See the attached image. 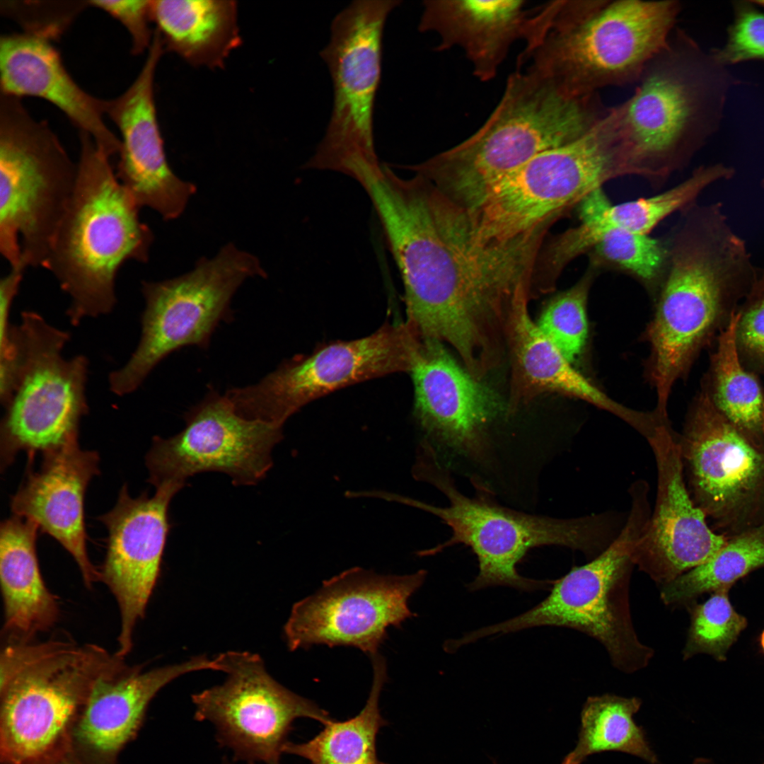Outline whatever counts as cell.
<instances>
[{
    "label": "cell",
    "instance_id": "7bdbcfd3",
    "mask_svg": "<svg viewBox=\"0 0 764 764\" xmlns=\"http://www.w3.org/2000/svg\"><path fill=\"white\" fill-rule=\"evenodd\" d=\"M758 639H759L758 641H759V645H760V649H761V651L763 652V653L764 654V629L761 632Z\"/></svg>",
    "mask_w": 764,
    "mask_h": 764
},
{
    "label": "cell",
    "instance_id": "4fadbf2b",
    "mask_svg": "<svg viewBox=\"0 0 764 764\" xmlns=\"http://www.w3.org/2000/svg\"><path fill=\"white\" fill-rule=\"evenodd\" d=\"M255 276H266L259 260L230 243L182 276L142 282L141 338L125 366L110 374V390L119 395L131 393L173 352L186 346L207 347L217 325L231 317L236 291Z\"/></svg>",
    "mask_w": 764,
    "mask_h": 764
},
{
    "label": "cell",
    "instance_id": "f1b7e54d",
    "mask_svg": "<svg viewBox=\"0 0 764 764\" xmlns=\"http://www.w3.org/2000/svg\"><path fill=\"white\" fill-rule=\"evenodd\" d=\"M37 526L13 515L0 526V584L4 630L14 640H29L50 629L59 614L56 597L47 587L36 552Z\"/></svg>",
    "mask_w": 764,
    "mask_h": 764
},
{
    "label": "cell",
    "instance_id": "2e32d148",
    "mask_svg": "<svg viewBox=\"0 0 764 764\" xmlns=\"http://www.w3.org/2000/svg\"><path fill=\"white\" fill-rule=\"evenodd\" d=\"M445 345L422 338L409 373L415 415L439 458L450 468L464 467L474 485L495 468L490 428L502 407L494 391L474 378Z\"/></svg>",
    "mask_w": 764,
    "mask_h": 764
},
{
    "label": "cell",
    "instance_id": "8992f818",
    "mask_svg": "<svg viewBox=\"0 0 764 764\" xmlns=\"http://www.w3.org/2000/svg\"><path fill=\"white\" fill-rule=\"evenodd\" d=\"M451 473L433 449L421 448L416 453L413 477L436 488L448 504L435 506L388 492L383 499L433 514L450 528L451 536L447 540L420 551L419 555H435L458 544L471 549L479 570L468 586L470 591L494 586L523 591L545 588L552 581L531 579L518 572V564L530 550L545 545L566 547L580 551L591 560L608 547L625 523V514L614 511L556 518L502 506L482 492L468 497L459 490Z\"/></svg>",
    "mask_w": 764,
    "mask_h": 764
},
{
    "label": "cell",
    "instance_id": "7c38bea8",
    "mask_svg": "<svg viewBox=\"0 0 764 764\" xmlns=\"http://www.w3.org/2000/svg\"><path fill=\"white\" fill-rule=\"evenodd\" d=\"M17 349L14 381L0 427L1 471L23 451L29 459L79 441L81 419L88 412V361L62 356L67 332L38 313L24 311L11 328Z\"/></svg>",
    "mask_w": 764,
    "mask_h": 764
},
{
    "label": "cell",
    "instance_id": "f6af8a7d",
    "mask_svg": "<svg viewBox=\"0 0 764 764\" xmlns=\"http://www.w3.org/2000/svg\"><path fill=\"white\" fill-rule=\"evenodd\" d=\"M561 764H572L571 760L568 756H566V758L564 759Z\"/></svg>",
    "mask_w": 764,
    "mask_h": 764
},
{
    "label": "cell",
    "instance_id": "277c9868",
    "mask_svg": "<svg viewBox=\"0 0 764 764\" xmlns=\"http://www.w3.org/2000/svg\"><path fill=\"white\" fill-rule=\"evenodd\" d=\"M597 93L572 98L516 69L483 125L457 145L407 168L469 214L499 180L537 155L588 132L608 112Z\"/></svg>",
    "mask_w": 764,
    "mask_h": 764
},
{
    "label": "cell",
    "instance_id": "8fae6325",
    "mask_svg": "<svg viewBox=\"0 0 764 764\" xmlns=\"http://www.w3.org/2000/svg\"><path fill=\"white\" fill-rule=\"evenodd\" d=\"M623 175L628 170L610 110L579 139L545 151L507 174L466 214L478 238L502 242L550 227L589 193Z\"/></svg>",
    "mask_w": 764,
    "mask_h": 764
},
{
    "label": "cell",
    "instance_id": "4dcf8cb0",
    "mask_svg": "<svg viewBox=\"0 0 764 764\" xmlns=\"http://www.w3.org/2000/svg\"><path fill=\"white\" fill-rule=\"evenodd\" d=\"M715 182L714 174L699 166L684 181L654 196L613 204L602 187L585 197L577 205L580 238L592 248L605 231L617 228L649 234L673 213L696 203L698 197Z\"/></svg>",
    "mask_w": 764,
    "mask_h": 764
},
{
    "label": "cell",
    "instance_id": "9c48e42d",
    "mask_svg": "<svg viewBox=\"0 0 764 764\" xmlns=\"http://www.w3.org/2000/svg\"><path fill=\"white\" fill-rule=\"evenodd\" d=\"M78 173L45 121L0 97V252L11 267H43Z\"/></svg>",
    "mask_w": 764,
    "mask_h": 764
},
{
    "label": "cell",
    "instance_id": "7402d4cb",
    "mask_svg": "<svg viewBox=\"0 0 764 764\" xmlns=\"http://www.w3.org/2000/svg\"><path fill=\"white\" fill-rule=\"evenodd\" d=\"M678 436L666 423L647 440L656 461V496L632 553L635 566L659 586L707 562L728 539L707 524L690 496Z\"/></svg>",
    "mask_w": 764,
    "mask_h": 764
},
{
    "label": "cell",
    "instance_id": "cb8c5ba5",
    "mask_svg": "<svg viewBox=\"0 0 764 764\" xmlns=\"http://www.w3.org/2000/svg\"><path fill=\"white\" fill-rule=\"evenodd\" d=\"M201 670L219 671L216 659L195 656L147 671L128 667L122 659L96 681L76 721L73 748L93 764H115L159 690L182 675Z\"/></svg>",
    "mask_w": 764,
    "mask_h": 764
},
{
    "label": "cell",
    "instance_id": "ab89813d",
    "mask_svg": "<svg viewBox=\"0 0 764 764\" xmlns=\"http://www.w3.org/2000/svg\"><path fill=\"white\" fill-rule=\"evenodd\" d=\"M735 327V344L742 365L764 375V269L741 303Z\"/></svg>",
    "mask_w": 764,
    "mask_h": 764
},
{
    "label": "cell",
    "instance_id": "60d3db41",
    "mask_svg": "<svg viewBox=\"0 0 764 764\" xmlns=\"http://www.w3.org/2000/svg\"><path fill=\"white\" fill-rule=\"evenodd\" d=\"M86 3L106 12L124 25L131 37L134 54L149 50L154 35L150 27L153 22L151 1L93 0Z\"/></svg>",
    "mask_w": 764,
    "mask_h": 764
},
{
    "label": "cell",
    "instance_id": "d590c367",
    "mask_svg": "<svg viewBox=\"0 0 764 764\" xmlns=\"http://www.w3.org/2000/svg\"><path fill=\"white\" fill-rule=\"evenodd\" d=\"M729 589L710 594L701 603L693 602L686 608L690 625L682 650L684 661L698 654H707L719 662L748 625L746 618L734 607Z\"/></svg>",
    "mask_w": 764,
    "mask_h": 764
},
{
    "label": "cell",
    "instance_id": "f35d334b",
    "mask_svg": "<svg viewBox=\"0 0 764 764\" xmlns=\"http://www.w3.org/2000/svg\"><path fill=\"white\" fill-rule=\"evenodd\" d=\"M722 65L764 61V10L753 1L733 2V19L724 45L711 51Z\"/></svg>",
    "mask_w": 764,
    "mask_h": 764
},
{
    "label": "cell",
    "instance_id": "d4e9b609",
    "mask_svg": "<svg viewBox=\"0 0 764 764\" xmlns=\"http://www.w3.org/2000/svg\"><path fill=\"white\" fill-rule=\"evenodd\" d=\"M42 456L38 470L28 466L11 497V511L54 538L71 555L90 588L101 574L87 552L84 504L87 487L99 474L98 453L81 449L76 441Z\"/></svg>",
    "mask_w": 764,
    "mask_h": 764
},
{
    "label": "cell",
    "instance_id": "bcb514c9",
    "mask_svg": "<svg viewBox=\"0 0 764 764\" xmlns=\"http://www.w3.org/2000/svg\"><path fill=\"white\" fill-rule=\"evenodd\" d=\"M761 185L764 187V179H763L761 181Z\"/></svg>",
    "mask_w": 764,
    "mask_h": 764
},
{
    "label": "cell",
    "instance_id": "836d02e7",
    "mask_svg": "<svg viewBox=\"0 0 764 764\" xmlns=\"http://www.w3.org/2000/svg\"><path fill=\"white\" fill-rule=\"evenodd\" d=\"M642 701L636 697L613 694L589 697L581 713V727L574 749L567 756L572 764H580L589 756L615 751L657 764V757L633 716Z\"/></svg>",
    "mask_w": 764,
    "mask_h": 764
},
{
    "label": "cell",
    "instance_id": "f546056e",
    "mask_svg": "<svg viewBox=\"0 0 764 764\" xmlns=\"http://www.w3.org/2000/svg\"><path fill=\"white\" fill-rule=\"evenodd\" d=\"M151 14L164 50L193 66L221 68L241 43L234 1L154 0Z\"/></svg>",
    "mask_w": 764,
    "mask_h": 764
},
{
    "label": "cell",
    "instance_id": "e575fe53",
    "mask_svg": "<svg viewBox=\"0 0 764 764\" xmlns=\"http://www.w3.org/2000/svg\"><path fill=\"white\" fill-rule=\"evenodd\" d=\"M764 567V525L730 537L707 562L660 587V598L671 608L687 607L700 596L730 589L739 580Z\"/></svg>",
    "mask_w": 764,
    "mask_h": 764
},
{
    "label": "cell",
    "instance_id": "74e56055",
    "mask_svg": "<svg viewBox=\"0 0 764 764\" xmlns=\"http://www.w3.org/2000/svg\"><path fill=\"white\" fill-rule=\"evenodd\" d=\"M596 270L589 265L571 288L553 296L545 305L537 325L570 362L581 355L588 337L586 305Z\"/></svg>",
    "mask_w": 764,
    "mask_h": 764
},
{
    "label": "cell",
    "instance_id": "d6a6232c",
    "mask_svg": "<svg viewBox=\"0 0 764 764\" xmlns=\"http://www.w3.org/2000/svg\"><path fill=\"white\" fill-rule=\"evenodd\" d=\"M373 683L366 703L355 717L343 722L331 720L311 740L287 741L283 753L308 760L311 764H387L376 755V736L386 724L379 708V698L386 681V664L378 653L371 656Z\"/></svg>",
    "mask_w": 764,
    "mask_h": 764
},
{
    "label": "cell",
    "instance_id": "83f0119b",
    "mask_svg": "<svg viewBox=\"0 0 764 764\" xmlns=\"http://www.w3.org/2000/svg\"><path fill=\"white\" fill-rule=\"evenodd\" d=\"M528 294L514 303L507 329L511 359L507 413L545 393H557L589 403L619 417L632 427L641 414L616 403L577 371L531 319Z\"/></svg>",
    "mask_w": 764,
    "mask_h": 764
},
{
    "label": "cell",
    "instance_id": "3957f363",
    "mask_svg": "<svg viewBox=\"0 0 764 764\" xmlns=\"http://www.w3.org/2000/svg\"><path fill=\"white\" fill-rule=\"evenodd\" d=\"M681 10L674 0H557L532 10L517 68L578 98L639 80L667 43Z\"/></svg>",
    "mask_w": 764,
    "mask_h": 764
},
{
    "label": "cell",
    "instance_id": "5b68a950",
    "mask_svg": "<svg viewBox=\"0 0 764 764\" xmlns=\"http://www.w3.org/2000/svg\"><path fill=\"white\" fill-rule=\"evenodd\" d=\"M633 96L613 108L630 173L659 183L717 133L741 84L684 30L674 29L647 63Z\"/></svg>",
    "mask_w": 764,
    "mask_h": 764
},
{
    "label": "cell",
    "instance_id": "ac0fdd59",
    "mask_svg": "<svg viewBox=\"0 0 764 764\" xmlns=\"http://www.w3.org/2000/svg\"><path fill=\"white\" fill-rule=\"evenodd\" d=\"M695 504L727 538L764 525V447L751 442L702 393L678 435Z\"/></svg>",
    "mask_w": 764,
    "mask_h": 764
},
{
    "label": "cell",
    "instance_id": "1f68e13d",
    "mask_svg": "<svg viewBox=\"0 0 764 764\" xmlns=\"http://www.w3.org/2000/svg\"><path fill=\"white\" fill-rule=\"evenodd\" d=\"M737 311L717 338L702 393L751 442L764 447V387L741 363L735 344Z\"/></svg>",
    "mask_w": 764,
    "mask_h": 764
},
{
    "label": "cell",
    "instance_id": "52a82bcc",
    "mask_svg": "<svg viewBox=\"0 0 764 764\" xmlns=\"http://www.w3.org/2000/svg\"><path fill=\"white\" fill-rule=\"evenodd\" d=\"M75 188L42 267L71 299L72 325L112 311L115 279L127 261L146 262L153 233L106 155L80 132Z\"/></svg>",
    "mask_w": 764,
    "mask_h": 764
},
{
    "label": "cell",
    "instance_id": "5bb4252c",
    "mask_svg": "<svg viewBox=\"0 0 764 764\" xmlns=\"http://www.w3.org/2000/svg\"><path fill=\"white\" fill-rule=\"evenodd\" d=\"M399 0H357L331 24L320 52L333 86V106L322 141L306 168L345 173L359 163L377 164L373 118L381 74L382 36Z\"/></svg>",
    "mask_w": 764,
    "mask_h": 764
},
{
    "label": "cell",
    "instance_id": "b9f144b4",
    "mask_svg": "<svg viewBox=\"0 0 764 764\" xmlns=\"http://www.w3.org/2000/svg\"><path fill=\"white\" fill-rule=\"evenodd\" d=\"M44 764H92L78 753L74 748L53 760Z\"/></svg>",
    "mask_w": 764,
    "mask_h": 764
},
{
    "label": "cell",
    "instance_id": "ffe728a7",
    "mask_svg": "<svg viewBox=\"0 0 764 764\" xmlns=\"http://www.w3.org/2000/svg\"><path fill=\"white\" fill-rule=\"evenodd\" d=\"M424 569L403 576L353 567L325 581L296 603L284 627L291 651L313 645L349 646L378 653L390 626L414 616L410 597L422 585Z\"/></svg>",
    "mask_w": 764,
    "mask_h": 764
},
{
    "label": "cell",
    "instance_id": "603a6c76",
    "mask_svg": "<svg viewBox=\"0 0 764 764\" xmlns=\"http://www.w3.org/2000/svg\"><path fill=\"white\" fill-rule=\"evenodd\" d=\"M148 51L133 83L120 96L107 100L106 115L120 135L115 170L118 180L140 207L171 220L181 215L196 187L175 175L166 159L154 96L156 70L165 50L156 32Z\"/></svg>",
    "mask_w": 764,
    "mask_h": 764
},
{
    "label": "cell",
    "instance_id": "8d00e7d4",
    "mask_svg": "<svg viewBox=\"0 0 764 764\" xmlns=\"http://www.w3.org/2000/svg\"><path fill=\"white\" fill-rule=\"evenodd\" d=\"M588 253L596 270L613 268L652 284L664 277L668 250L666 242L649 234L613 228L602 233Z\"/></svg>",
    "mask_w": 764,
    "mask_h": 764
},
{
    "label": "cell",
    "instance_id": "44dd1931",
    "mask_svg": "<svg viewBox=\"0 0 764 764\" xmlns=\"http://www.w3.org/2000/svg\"><path fill=\"white\" fill-rule=\"evenodd\" d=\"M182 487L166 484L156 487L153 497L144 492L132 497L124 485L114 507L98 517L108 531L100 574L120 610L115 654L120 658L132 650L134 628L144 616L157 581L170 528L169 504Z\"/></svg>",
    "mask_w": 764,
    "mask_h": 764
},
{
    "label": "cell",
    "instance_id": "ba28073f",
    "mask_svg": "<svg viewBox=\"0 0 764 764\" xmlns=\"http://www.w3.org/2000/svg\"><path fill=\"white\" fill-rule=\"evenodd\" d=\"M649 491L645 481L632 483L628 490L631 507L625 523L601 553L552 581L549 595L531 609L467 634L468 642L535 627H562L597 640L618 671L634 673L645 668L654 650L637 636L629 591L635 566L632 553L652 513Z\"/></svg>",
    "mask_w": 764,
    "mask_h": 764
},
{
    "label": "cell",
    "instance_id": "484cf974",
    "mask_svg": "<svg viewBox=\"0 0 764 764\" xmlns=\"http://www.w3.org/2000/svg\"><path fill=\"white\" fill-rule=\"evenodd\" d=\"M56 37L49 33L31 30L1 37V93L47 100L79 132L90 135L109 157L118 155L120 139L105 122L107 100L90 95L76 83L53 44Z\"/></svg>",
    "mask_w": 764,
    "mask_h": 764
},
{
    "label": "cell",
    "instance_id": "7a4b0ae2",
    "mask_svg": "<svg viewBox=\"0 0 764 764\" xmlns=\"http://www.w3.org/2000/svg\"><path fill=\"white\" fill-rule=\"evenodd\" d=\"M682 212L666 242L668 262L649 328L656 412L664 417L675 381L728 328L762 270L722 202L696 203Z\"/></svg>",
    "mask_w": 764,
    "mask_h": 764
},
{
    "label": "cell",
    "instance_id": "30bf717a",
    "mask_svg": "<svg viewBox=\"0 0 764 764\" xmlns=\"http://www.w3.org/2000/svg\"><path fill=\"white\" fill-rule=\"evenodd\" d=\"M121 660L98 645L54 639L0 679L1 764H44L71 750L96 681Z\"/></svg>",
    "mask_w": 764,
    "mask_h": 764
},
{
    "label": "cell",
    "instance_id": "6da1fadb",
    "mask_svg": "<svg viewBox=\"0 0 764 764\" xmlns=\"http://www.w3.org/2000/svg\"><path fill=\"white\" fill-rule=\"evenodd\" d=\"M429 200L437 232L405 289L407 323L419 337L451 347L482 381L507 351L511 312L531 291L540 242L531 234L483 241L465 212L436 192Z\"/></svg>",
    "mask_w": 764,
    "mask_h": 764
},
{
    "label": "cell",
    "instance_id": "9a60e30c",
    "mask_svg": "<svg viewBox=\"0 0 764 764\" xmlns=\"http://www.w3.org/2000/svg\"><path fill=\"white\" fill-rule=\"evenodd\" d=\"M420 341L406 322L386 323L373 334L323 345L282 363L258 383L225 395L241 417L283 427L310 402L337 389L410 371Z\"/></svg>",
    "mask_w": 764,
    "mask_h": 764
},
{
    "label": "cell",
    "instance_id": "e0dca14e",
    "mask_svg": "<svg viewBox=\"0 0 764 764\" xmlns=\"http://www.w3.org/2000/svg\"><path fill=\"white\" fill-rule=\"evenodd\" d=\"M227 678L192 697L195 718L211 723L220 746L247 764H279L283 747L299 718L323 725L329 713L289 690L267 671L258 655L229 651L215 658Z\"/></svg>",
    "mask_w": 764,
    "mask_h": 764
},
{
    "label": "cell",
    "instance_id": "4316f807",
    "mask_svg": "<svg viewBox=\"0 0 764 764\" xmlns=\"http://www.w3.org/2000/svg\"><path fill=\"white\" fill-rule=\"evenodd\" d=\"M522 0H428L418 30L436 33V51L462 50L473 75L482 82L492 80L511 46L523 40L532 11Z\"/></svg>",
    "mask_w": 764,
    "mask_h": 764
},
{
    "label": "cell",
    "instance_id": "d6986e66",
    "mask_svg": "<svg viewBox=\"0 0 764 764\" xmlns=\"http://www.w3.org/2000/svg\"><path fill=\"white\" fill-rule=\"evenodd\" d=\"M185 428L167 439L154 436L146 456L149 482L156 487L207 471L224 473L236 485H253L273 463L282 427L239 415L224 395L210 390L185 416Z\"/></svg>",
    "mask_w": 764,
    "mask_h": 764
},
{
    "label": "cell",
    "instance_id": "ee69618b",
    "mask_svg": "<svg viewBox=\"0 0 764 764\" xmlns=\"http://www.w3.org/2000/svg\"><path fill=\"white\" fill-rule=\"evenodd\" d=\"M753 2L758 7L764 10V1H753Z\"/></svg>",
    "mask_w": 764,
    "mask_h": 764
}]
</instances>
